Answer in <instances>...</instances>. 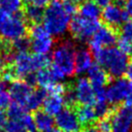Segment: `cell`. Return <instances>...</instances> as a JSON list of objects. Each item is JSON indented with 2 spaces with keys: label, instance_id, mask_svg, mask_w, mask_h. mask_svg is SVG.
<instances>
[{
  "label": "cell",
  "instance_id": "obj_1",
  "mask_svg": "<svg viewBox=\"0 0 132 132\" xmlns=\"http://www.w3.org/2000/svg\"><path fill=\"white\" fill-rule=\"evenodd\" d=\"M97 64L103 67L110 77L120 78L125 74L129 63L128 54H124L119 48L107 47L94 54Z\"/></svg>",
  "mask_w": 132,
  "mask_h": 132
},
{
  "label": "cell",
  "instance_id": "obj_2",
  "mask_svg": "<svg viewBox=\"0 0 132 132\" xmlns=\"http://www.w3.org/2000/svg\"><path fill=\"white\" fill-rule=\"evenodd\" d=\"M71 16L67 13L62 2L54 0L48 5L44 13V27L54 37L60 38L69 28Z\"/></svg>",
  "mask_w": 132,
  "mask_h": 132
},
{
  "label": "cell",
  "instance_id": "obj_3",
  "mask_svg": "<svg viewBox=\"0 0 132 132\" xmlns=\"http://www.w3.org/2000/svg\"><path fill=\"white\" fill-rule=\"evenodd\" d=\"M49 56L45 54L18 53L14 55L10 68L16 79H24L27 75L46 68L49 65Z\"/></svg>",
  "mask_w": 132,
  "mask_h": 132
},
{
  "label": "cell",
  "instance_id": "obj_4",
  "mask_svg": "<svg viewBox=\"0 0 132 132\" xmlns=\"http://www.w3.org/2000/svg\"><path fill=\"white\" fill-rule=\"evenodd\" d=\"M75 46L70 40H64L54 49L52 56V67L64 77L75 74Z\"/></svg>",
  "mask_w": 132,
  "mask_h": 132
},
{
  "label": "cell",
  "instance_id": "obj_5",
  "mask_svg": "<svg viewBox=\"0 0 132 132\" xmlns=\"http://www.w3.org/2000/svg\"><path fill=\"white\" fill-rule=\"evenodd\" d=\"M28 28L22 12L9 15L0 25V36L5 41L12 42L18 38L25 36L28 32Z\"/></svg>",
  "mask_w": 132,
  "mask_h": 132
},
{
  "label": "cell",
  "instance_id": "obj_6",
  "mask_svg": "<svg viewBox=\"0 0 132 132\" xmlns=\"http://www.w3.org/2000/svg\"><path fill=\"white\" fill-rule=\"evenodd\" d=\"M31 48L34 54L48 55L54 47V41L44 26L40 24L33 25L28 28Z\"/></svg>",
  "mask_w": 132,
  "mask_h": 132
},
{
  "label": "cell",
  "instance_id": "obj_7",
  "mask_svg": "<svg viewBox=\"0 0 132 132\" xmlns=\"http://www.w3.org/2000/svg\"><path fill=\"white\" fill-rule=\"evenodd\" d=\"M101 26L98 20H88L81 16H75L69 24L72 36L80 42H86L91 38Z\"/></svg>",
  "mask_w": 132,
  "mask_h": 132
},
{
  "label": "cell",
  "instance_id": "obj_8",
  "mask_svg": "<svg viewBox=\"0 0 132 132\" xmlns=\"http://www.w3.org/2000/svg\"><path fill=\"white\" fill-rule=\"evenodd\" d=\"M118 31L107 25L100 26L89 41V51L91 54H94L103 48L112 47L118 41Z\"/></svg>",
  "mask_w": 132,
  "mask_h": 132
},
{
  "label": "cell",
  "instance_id": "obj_9",
  "mask_svg": "<svg viewBox=\"0 0 132 132\" xmlns=\"http://www.w3.org/2000/svg\"><path fill=\"white\" fill-rule=\"evenodd\" d=\"M111 132H132V107L120 106L111 113Z\"/></svg>",
  "mask_w": 132,
  "mask_h": 132
},
{
  "label": "cell",
  "instance_id": "obj_10",
  "mask_svg": "<svg viewBox=\"0 0 132 132\" xmlns=\"http://www.w3.org/2000/svg\"><path fill=\"white\" fill-rule=\"evenodd\" d=\"M72 90L74 92L77 103L82 106H92L95 103V91L87 78L77 79L75 81Z\"/></svg>",
  "mask_w": 132,
  "mask_h": 132
},
{
  "label": "cell",
  "instance_id": "obj_11",
  "mask_svg": "<svg viewBox=\"0 0 132 132\" xmlns=\"http://www.w3.org/2000/svg\"><path fill=\"white\" fill-rule=\"evenodd\" d=\"M54 124L62 132H80L82 127L77 113L70 107L63 109L55 116Z\"/></svg>",
  "mask_w": 132,
  "mask_h": 132
},
{
  "label": "cell",
  "instance_id": "obj_12",
  "mask_svg": "<svg viewBox=\"0 0 132 132\" xmlns=\"http://www.w3.org/2000/svg\"><path fill=\"white\" fill-rule=\"evenodd\" d=\"M129 18L130 16L126 11L121 10L120 7L115 4L108 5L107 7H105L102 13V20L105 24L118 32H120L122 22L129 21Z\"/></svg>",
  "mask_w": 132,
  "mask_h": 132
},
{
  "label": "cell",
  "instance_id": "obj_13",
  "mask_svg": "<svg viewBox=\"0 0 132 132\" xmlns=\"http://www.w3.org/2000/svg\"><path fill=\"white\" fill-rule=\"evenodd\" d=\"M128 88H129V80L121 78V77L117 78L106 88L107 101L113 105L124 102Z\"/></svg>",
  "mask_w": 132,
  "mask_h": 132
},
{
  "label": "cell",
  "instance_id": "obj_14",
  "mask_svg": "<svg viewBox=\"0 0 132 132\" xmlns=\"http://www.w3.org/2000/svg\"><path fill=\"white\" fill-rule=\"evenodd\" d=\"M31 87H30L25 81L14 80L13 82H11L8 92L14 102L21 104L24 107L25 101L32 91Z\"/></svg>",
  "mask_w": 132,
  "mask_h": 132
},
{
  "label": "cell",
  "instance_id": "obj_15",
  "mask_svg": "<svg viewBox=\"0 0 132 132\" xmlns=\"http://www.w3.org/2000/svg\"><path fill=\"white\" fill-rule=\"evenodd\" d=\"M87 76H88L87 79L92 87L94 88V90L105 88L109 82V77H110L103 67H101L98 64H92L89 70L87 71Z\"/></svg>",
  "mask_w": 132,
  "mask_h": 132
},
{
  "label": "cell",
  "instance_id": "obj_16",
  "mask_svg": "<svg viewBox=\"0 0 132 132\" xmlns=\"http://www.w3.org/2000/svg\"><path fill=\"white\" fill-rule=\"evenodd\" d=\"M21 12L28 27H31L33 25L40 24L43 21L45 10L44 7H40L30 2H24Z\"/></svg>",
  "mask_w": 132,
  "mask_h": 132
},
{
  "label": "cell",
  "instance_id": "obj_17",
  "mask_svg": "<svg viewBox=\"0 0 132 132\" xmlns=\"http://www.w3.org/2000/svg\"><path fill=\"white\" fill-rule=\"evenodd\" d=\"M93 64L92 54L88 49L81 48L75 52V73L85 74Z\"/></svg>",
  "mask_w": 132,
  "mask_h": 132
},
{
  "label": "cell",
  "instance_id": "obj_18",
  "mask_svg": "<svg viewBox=\"0 0 132 132\" xmlns=\"http://www.w3.org/2000/svg\"><path fill=\"white\" fill-rule=\"evenodd\" d=\"M65 100L62 94L56 93H48L43 104V108L46 113L49 115L55 117L64 109Z\"/></svg>",
  "mask_w": 132,
  "mask_h": 132
},
{
  "label": "cell",
  "instance_id": "obj_19",
  "mask_svg": "<svg viewBox=\"0 0 132 132\" xmlns=\"http://www.w3.org/2000/svg\"><path fill=\"white\" fill-rule=\"evenodd\" d=\"M36 85L39 87L48 91L51 87L54 86L55 82H60L58 81L56 76L54 75V71L52 70V68H43L41 70L37 71L36 73Z\"/></svg>",
  "mask_w": 132,
  "mask_h": 132
},
{
  "label": "cell",
  "instance_id": "obj_20",
  "mask_svg": "<svg viewBox=\"0 0 132 132\" xmlns=\"http://www.w3.org/2000/svg\"><path fill=\"white\" fill-rule=\"evenodd\" d=\"M46 96H47V91L43 88L32 90L24 103L25 110L27 112L37 111L38 109H40L43 106Z\"/></svg>",
  "mask_w": 132,
  "mask_h": 132
},
{
  "label": "cell",
  "instance_id": "obj_21",
  "mask_svg": "<svg viewBox=\"0 0 132 132\" xmlns=\"http://www.w3.org/2000/svg\"><path fill=\"white\" fill-rule=\"evenodd\" d=\"M33 118L37 131L48 132L54 128V120L53 116L49 115L45 111H37Z\"/></svg>",
  "mask_w": 132,
  "mask_h": 132
},
{
  "label": "cell",
  "instance_id": "obj_22",
  "mask_svg": "<svg viewBox=\"0 0 132 132\" xmlns=\"http://www.w3.org/2000/svg\"><path fill=\"white\" fill-rule=\"evenodd\" d=\"M80 16L88 20H98L101 10L92 0H87L80 6Z\"/></svg>",
  "mask_w": 132,
  "mask_h": 132
},
{
  "label": "cell",
  "instance_id": "obj_23",
  "mask_svg": "<svg viewBox=\"0 0 132 132\" xmlns=\"http://www.w3.org/2000/svg\"><path fill=\"white\" fill-rule=\"evenodd\" d=\"M76 113H77L78 119L82 125H90L98 119L96 116V113H95L93 105L92 106L84 105L79 108Z\"/></svg>",
  "mask_w": 132,
  "mask_h": 132
},
{
  "label": "cell",
  "instance_id": "obj_24",
  "mask_svg": "<svg viewBox=\"0 0 132 132\" xmlns=\"http://www.w3.org/2000/svg\"><path fill=\"white\" fill-rule=\"evenodd\" d=\"M22 0H0V9L9 15H15L22 11Z\"/></svg>",
  "mask_w": 132,
  "mask_h": 132
},
{
  "label": "cell",
  "instance_id": "obj_25",
  "mask_svg": "<svg viewBox=\"0 0 132 132\" xmlns=\"http://www.w3.org/2000/svg\"><path fill=\"white\" fill-rule=\"evenodd\" d=\"M31 48L30 38L22 36L11 42V49L15 54L18 53H27V51Z\"/></svg>",
  "mask_w": 132,
  "mask_h": 132
},
{
  "label": "cell",
  "instance_id": "obj_26",
  "mask_svg": "<svg viewBox=\"0 0 132 132\" xmlns=\"http://www.w3.org/2000/svg\"><path fill=\"white\" fill-rule=\"evenodd\" d=\"M7 109H8L7 110V117H8L9 120H19L27 112L22 105L18 104L16 102H13L10 104Z\"/></svg>",
  "mask_w": 132,
  "mask_h": 132
},
{
  "label": "cell",
  "instance_id": "obj_27",
  "mask_svg": "<svg viewBox=\"0 0 132 132\" xmlns=\"http://www.w3.org/2000/svg\"><path fill=\"white\" fill-rule=\"evenodd\" d=\"M95 113L98 119H103V118H108V116L111 115V108H110V103L107 100L103 101H95L93 104Z\"/></svg>",
  "mask_w": 132,
  "mask_h": 132
},
{
  "label": "cell",
  "instance_id": "obj_28",
  "mask_svg": "<svg viewBox=\"0 0 132 132\" xmlns=\"http://www.w3.org/2000/svg\"><path fill=\"white\" fill-rule=\"evenodd\" d=\"M120 32H121V36L120 37L126 39L132 44V20L127 21L123 25H121L120 27Z\"/></svg>",
  "mask_w": 132,
  "mask_h": 132
},
{
  "label": "cell",
  "instance_id": "obj_29",
  "mask_svg": "<svg viewBox=\"0 0 132 132\" xmlns=\"http://www.w3.org/2000/svg\"><path fill=\"white\" fill-rule=\"evenodd\" d=\"M98 130H100L101 132H111L112 131V124L111 120L108 118H103V119H100L96 123V126Z\"/></svg>",
  "mask_w": 132,
  "mask_h": 132
},
{
  "label": "cell",
  "instance_id": "obj_30",
  "mask_svg": "<svg viewBox=\"0 0 132 132\" xmlns=\"http://www.w3.org/2000/svg\"><path fill=\"white\" fill-rule=\"evenodd\" d=\"M118 48L126 54H129L130 53H132V44L122 37L118 39Z\"/></svg>",
  "mask_w": 132,
  "mask_h": 132
},
{
  "label": "cell",
  "instance_id": "obj_31",
  "mask_svg": "<svg viewBox=\"0 0 132 132\" xmlns=\"http://www.w3.org/2000/svg\"><path fill=\"white\" fill-rule=\"evenodd\" d=\"M11 104V97L8 91H3L0 93V110H3L8 108V106Z\"/></svg>",
  "mask_w": 132,
  "mask_h": 132
},
{
  "label": "cell",
  "instance_id": "obj_32",
  "mask_svg": "<svg viewBox=\"0 0 132 132\" xmlns=\"http://www.w3.org/2000/svg\"><path fill=\"white\" fill-rule=\"evenodd\" d=\"M124 103L126 106L132 107V81H129V88H128L127 94L124 99Z\"/></svg>",
  "mask_w": 132,
  "mask_h": 132
},
{
  "label": "cell",
  "instance_id": "obj_33",
  "mask_svg": "<svg viewBox=\"0 0 132 132\" xmlns=\"http://www.w3.org/2000/svg\"><path fill=\"white\" fill-rule=\"evenodd\" d=\"M8 122V117L2 110H0V131L5 129L6 124Z\"/></svg>",
  "mask_w": 132,
  "mask_h": 132
},
{
  "label": "cell",
  "instance_id": "obj_34",
  "mask_svg": "<svg viewBox=\"0 0 132 132\" xmlns=\"http://www.w3.org/2000/svg\"><path fill=\"white\" fill-rule=\"evenodd\" d=\"M92 1H93L98 7H101V8L107 7L108 5H110L112 2H113V0H92Z\"/></svg>",
  "mask_w": 132,
  "mask_h": 132
},
{
  "label": "cell",
  "instance_id": "obj_35",
  "mask_svg": "<svg viewBox=\"0 0 132 132\" xmlns=\"http://www.w3.org/2000/svg\"><path fill=\"white\" fill-rule=\"evenodd\" d=\"M124 7H125V11L127 12L129 16L132 18V0H126Z\"/></svg>",
  "mask_w": 132,
  "mask_h": 132
},
{
  "label": "cell",
  "instance_id": "obj_36",
  "mask_svg": "<svg viewBox=\"0 0 132 132\" xmlns=\"http://www.w3.org/2000/svg\"><path fill=\"white\" fill-rule=\"evenodd\" d=\"M6 67H7V62L2 55H0V74H2L4 72Z\"/></svg>",
  "mask_w": 132,
  "mask_h": 132
},
{
  "label": "cell",
  "instance_id": "obj_37",
  "mask_svg": "<svg viewBox=\"0 0 132 132\" xmlns=\"http://www.w3.org/2000/svg\"><path fill=\"white\" fill-rule=\"evenodd\" d=\"M125 74H126V77H127L128 80L132 81V61L128 63L126 71H125Z\"/></svg>",
  "mask_w": 132,
  "mask_h": 132
},
{
  "label": "cell",
  "instance_id": "obj_38",
  "mask_svg": "<svg viewBox=\"0 0 132 132\" xmlns=\"http://www.w3.org/2000/svg\"><path fill=\"white\" fill-rule=\"evenodd\" d=\"M6 85H7V82L2 78H0V93L6 90Z\"/></svg>",
  "mask_w": 132,
  "mask_h": 132
},
{
  "label": "cell",
  "instance_id": "obj_39",
  "mask_svg": "<svg viewBox=\"0 0 132 132\" xmlns=\"http://www.w3.org/2000/svg\"><path fill=\"white\" fill-rule=\"evenodd\" d=\"M81 132H101V131L98 130L96 127H93V126H88V127L85 128L84 130H82Z\"/></svg>",
  "mask_w": 132,
  "mask_h": 132
},
{
  "label": "cell",
  "instance_id": "obj_40",
  "mask_svg": "<svg viewBox=\"0 0 132 132\" xmlns=\"http://www.w3.org/2000/svg\"><path fill=\"white\" fill-rule=\"evenodd\" d=\"M74 1H75V2H76V3H77L78 5H81V4H82L84 2H86L87 0H74Z\"/></svg>",
  "mask_w": 132,
  "mask_h": 132
},
{
  "label": "cell",
  "instance_id": "obj_41",
  "mask_svg": "<svg viewBox=\"0 0 132 132\" xmlns=\"http://www.w3.org/2000/svg\"><path fill=\"white\" fill-rule=\"evenodd\" d=\"M48 132H62V131H60V130L57 129V128H56V129H55V128H53V129H51V130Z\"/></svg>",
  "mask_w": 132,
  "mask_h": 132
},
{
  "label": "cell",
  "instance_id": "obj_42",
  "mask_svg": "<svg viewBox=\"0 0 132 132\" xmlns=\"http://www.w3.org/2000/svg\"><path fill=\"white\" fill-rule=\"evenodd\" d=\"M16 132H28V131H26L24 129H21V130H19V131H16Z\"/></svg>",
  "mask_w": 132,
  "mask_h": 132
},
{
  "label": "cell",
  "instance_id": "obj_43",
  "mask_svg": "<svg viewBox=\"0 0 132 132\" xmlns=\"http://www.w3.org/2000/svg\"><path fill=\"white\" fill-rule=\"evenodd\" d=\"M1 47H2V42L0 41V50H1Z\"/></svg>",
  "mask_w": 132,
  "mask_h": 132
},
{
  "label": "cell",
  "instance_id": "obj_44",
  "mask_svg": "<svg viewBox=\"0 0 132 132\" xmlns=\"http://www.w3.org/2000/svg\"><path fill=\"white\" fill-rule=\"evenodd\" d=\"M0 132H6V131H3V130H1V131H0Z\"/></svg>",
  "mask_w": 132,
  "mask_h": 132
},
{
  "label": "cell",
  "instance_id": "obj_45",
  "mask_svg": "<svg viewBox=\"0 0 132 132\" xmlns=\"http://www.w3.org/2000/svg\"><path fill=\"white\" fill-rule=\"evenodd\" d=\"M53 1H54V0H53Z\"/></svg>",
  "mask_w": 132,
  "mask_h": 132
}]
</instances>
